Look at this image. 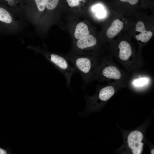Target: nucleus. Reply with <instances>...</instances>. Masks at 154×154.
I'll list each match as a JSON object with an SVG mask.
<instances>
[{
	"instance_id": "6ab92c4d",
	"label": "nucleus",
	"mask_w": 154,
	"mask_h": 154,
	"mask_svg": "<svg viewBox=\"0 0 154 154\" xmlns=\"http://www.w3.org/2000/svg\"></svg>"
},
{
	"instance_id": "a211bd4d",
	"label": "nucleus",
	"mask_w": 154,
	"mask_h": 154,
	"mask_svg": "<svg viewBox=\"0 0 154 154\" xmlns=\"http://www.w3.org/2000/svg\"><path fill=\"white\" fill-rule=\"evenodd\" d=\"M151 154H154V149H153L151 150Z\"/></svg>"
},
{
	"instance_id": "4468645a",
	"label": "nucleus",
	"mask_w": 154,
	"mask_h": 154,
	"mask_svg": "<svg viewBox=\"0 0 154 154\" xmlns=\"http://www.w3.org/2000/svg\"><path fill=\"white\" fill-rule=\"evenodd\" d=\"M38 10L43 11L46 7V0H35Z\"/></svg>"
},
{
	"instance_id": "9d476101",
	"label": "nucleus",
	"mask_w": 154,
	"mask_h": 154,
	"mask_svg": "<svg viewBox=\"0 0 154 154\" xmlns=\"http://www.w3.org/2000/svg\"><path fill=\"white\" fill-rule=\"evenodd\" d=\"M89 34L90 32L87 25L83 22H80L77 25L74 33L75 38L76 39H79Z\"/></svg>"
},
{
	"instance_id": "1a4fd4ad",
	"label": "nucleus",
	"mask_w": 154,
	"mask_h": 154,
	"mask_svg": "<svg viewBox=\"0 0 154 154\" xmlns=\"http://www.w3.org/2000/svg\"><path fill=\"white\" fill-rule=\"evenodd\" d=\"M123 27V22L118 19L114 20L106 32V35L109 40L115 38Z\"/></svg>"
},
{
	"instance_id": "f8f14e48",
	"label": "nucleus",
	"mask_w": 154,
	"mask_h": 154,
	"mask_svg": "<svg viewBox=\"0 0 154 154\" xmlns=\"http://www.w3.org/2000/svg\"><path fill=\"white\" fill-rule=\"evenodd\" d=\"M92 10L95 13L96 17L98 18H103L105 16V11L102 6L100 4H97L94 6Z\"/></svg>"
},
{
	"instance_id": "7ed1b4c3",
	"label": "nucleus",
	"mask_w": 154,
	"mask_h": 154,
	"mask_svg": "<svg viewBox=\"0 0 154 154\" xmlns=\"http://www.w3.org/2000/svg\"><path fill=\"white\" fill-rule=\"evenodd\" d=\"M104 56H74L68 57L73 66L80 74L84 84L95 81L98 66Z\"/></svg>"
},
{
	"instance_id": "dca6fc26",
	"label": "nucleus",
	"mask_w": 154,
	"mask_h": 154,
	"mask_svg": "<svg viewBox=\"0 0 154 154\" xmlns=\"http://www.w3.org/2000/svg\"><path fill=\"white\" fill-rule=\"evenodd\" d=\"M119 1L122 2H126L129 3V4L134 5L137 4L139 0H119Z\"/></svg>"
},
{
	"instance_id": "20e7f679",
	"label": "nucleus",
	"mask_w": 154,
	"mask_h": 154,
	"mask_svg": "<svg viewBox=\"0 0 154 154\" xmlns=\"http://www.w3.org/2000/svg\"><path fill=\"white\" fill-rule=\"evenodd\" d=\"M123 87H125L123 85L115 83H108L107 85L104 86L98 85L95 95L92 97L85 96L86 102V109L92 106L101 105L114 95L116 90Z\"/></svg>"
},
{
	"instance_id": "f257e3e1",
	"label": "nucleus",
	"mask_w": 154,
	"mask_h": 154,
	"mask_svg": "<svg viewBox=\"0 0 154 154\" xmlns=\"http://www.w3.org/2000/svg\"><path fill=\"white\" fill-rule=\"evenodd\" d=\"M109 49L110 54L122 65L130 77L139 72L143 64L142 58L136 53L128 40L113 41Z\"/></svg>"
},
{
	"instance_id": "f03ea898",
	"label": "nucleus",
	"mask_w": 154,
	"mask_h": 154,
	"mask_svg": "<svg viewBox=\"0 0 154 154\" xmlns=\"http://www.w3.org/2000/svg\"><path fill=\"white\" fill-rule=\"evenodd\" d=\"M110 54L104 55L100 63L95 76V81L108 83H115L127 86L130 76L121 69L114 61Z\"/></svg>"
},
{
	"instance_id": "f3484780",
	"label": "nucleus",
	"mask_w": 154,
	"mask_h": 154,
	"mask_svg": "<svg viewBox=\"0 0 154 154\" xmlns=\"http://www.w3.org/2000/svg\"><path fill=\"white\" fill-rule=\"evenodd\" d=\"M7 152L5 150L0 148V154H6Z\"/></svg>"
},
{
	"instance_id": "39448f33",
	"label": "nucleus",
	"mask_w": 154,
	"mask_h": 154,
	"mask_svg": "<svg viewBox=\"0 0 154 154\" xmlns=\"http://www.w3.org/2000/svg\"><path fill=\"white\" fill-rule=\"evenodd\" d=\"M98 42L94 36L89 34L78 40L76 44L77 48L79 50H90V55L103 56L100 54L103 52L105 49L99 46Z\"/></svg>"
},
{
	"instance_id": "0eeeda50",
	"label": "nucleus",
	"mask_w": 154,
	"mask_h": 154,
	"mask_svg": "<svg viewBox=\"0 0 154 154\" xmlns=\"http://www.w3.org/2000/svg\"><path fill=\"white\" fill-rule=\"evenodd\" d=\"M138 73L130 77L127 86H131L136 89H139L146 87L151 84V77L146 75H140Z\"/></svg>"
},
{
	"instance_id": "2eb2a0df",
	"label": "nucleus",
	"mask_w": 154,
	"mask_h": 154,
	"mask_svg": "<svg viewBox=\"0 0 154 154\" xmlns=\"http://www.w3.org/2000/svg\"><path fill=\"white\" fill-rule=\"evenodd\" d=\"M84 0H66L69 6L71 7L78 6L80 4V2Z\"/></svg>"
},
{
	"instance_id": "423d86ee",
	"label": "nucleus",
	"mask_w": 154,
	"mask_h": 154,
	"mask_svg": "<svg viewBox=\"0 0 154 154\" xmlns=\"http://www.w3.org/2000/svg\"><path fill=\"white\" fill-rule=\"evenodd\" d=\"M143 135L140 131L135 130L131 132L127 137V143L133 154L141 153L144 144L142 142Z\"/></svg>"
},
{
	"instance_id": "6e6552de",
	"label": "nucleus",
	"mask_w": 154,
	"mask_h": 154,
	"mask_svg": "<svg viewBox=\"0 0 154 154\" xmlns=\"http://www.w3.org/2000/svg\"><path fill=\"white\" fill-rule=\"evenodd\" d=\"M135 31L139 32V34L136 35L135 38L141 43L147 42L153 36V32L151 31L147 30L145 24L141 21H139L136 23Z\"/></svg>"
},
{
	"instance_id": "ddd939ff",
	"label": "nucleus",
	"mask_w": 154,
	"mask_h": 154,
	"mask_svg": "<svg viewBox=\"0 0 154 154\" xmlns=\"http://www.w3.org/2000/svg\"><path fill=\"white\" fill-rule=\"evenodd\" d=\"M59 0H46V7L49 10H53L58 5Z\"/></svg>"
},
{
	"instance_id": "9b49d317",
	"label": "nucleus",
	"mask_w": 154,
	"mask_h": 154,
	"mask_svg": "<svg viewBox=\"0 0 154 154\" xmlns=\"http://www.w3.org/2000/svg\"><path fill=\"white\" fill-rule=\"evenodd\" d=\"M12 18L9 13L4 9L0 7V21L7 24L10 23Z\"/></svg>"
}]
</instances>
